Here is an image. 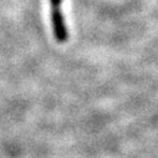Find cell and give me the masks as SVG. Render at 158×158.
<instances>
[{"label": "cell", "mask_w": 158, "mask_h": 158, "mask_svg": "<svg viewBox=\"0 0 158 158\" xmlns=\"http://www.w3.org/2000/svg\"><path fill=\"white\" fill-rule=\"evenodd\" d=\"M50 4V20L52 34L56 43L65 44L70 39V31L62 14V0H49Z\"/></svg>", "instance_id": "obj_1"}]
</instances>
